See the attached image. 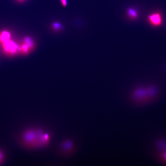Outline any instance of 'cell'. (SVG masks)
I'll return each mask as SVG.
<instances>
[{
    "label": "cell",
    "mask_w": 166,
    "mask_h": 166,
    "mask_svg": "<svg viewBox=\"0 0 166 166\" xmlns=\"http://www.w3.org/2000/svg\"><path fill=\"white\" fill-rule=\"evenodd\" d=\"M160 93L159 88L152 84H141L134 86L131 90L130 98L136 105L147 104L156 98Z\"/></svg>",
    "instance_id": "6da1fadb"
},
{
    "label": "cell",
    "mask_w": 166,
    "mask_h": 166,
    "mask_svg": "<svg viewBox=\"0 0 166 166\" xmlns=\"http://www.w3.org/2000/svg\"><path fill=\"white\" fill-rule=\"evenodd\" d=\"M23 139L27 147L33 148H41L49 144L50 136L41 129H32L24 132Z\"/></svg>",
    "instance_id": "7a4b0ae2"
},
{
    "label": "cell",
    "mask_w": 166,
    "mask_h": 166,
    "mask_svg": "<svg viewBox=\"0 0 166 166\" xmlns=\"http://www.w3.org/2000/svg\"><path fill=\"white\" fill-rule=\"evenodd\" d=\"M0 43L3 52L8 55H15L19 52V45L11 40L10 34L7 31L0 34Z\"/></svg>",
    "instance_id": "3957f363"
},
{
    "label": "cell",
    "mask_w": 166,
    "mask_h": 166,
    "mask_svg": "<svg viewBox=\"0 0 166 166\" xmlns=\"http://www.w3.org/2000/svg\"><path fill=\"white\" fill-rule=\"evenodd\" d=\"M35 46V42L32 38L25 37L19 45V52L23 55H27L34 50Z\"/></svg>",
    "instance_id": "277c9868"
},
{
    "label": "cell",
    "mask_w": 166,
    "mask_h": 166,
    "mask_svg": "<svg viewBox=\"0 0 166 166\" xmlns=\"http://www.w3.org/2000/svg\"><path fill=\"white\" fill-rule=\"evenodd\" d=\"M75 150L74 143L70 139H67L63 141L60 144L59 152L62 155L67 156L74 152Z\"/></svg>",
    "instance_id": "5b68a950"
},
{
    "label": "cell",
    "mask_w": 166,
    "mask_h": 166,
    "mask_svg": "<svg viewBox=\"0 0 166 166\" xmlns=\"http://www.w3.org/2000/svg\"><path fill=\"white\" fill-rule=\"evenodd\" d=\"M148 19L151 24L156 26L160 25L162 22L160 14L158 13L150 14L148 17Z\"/></svg>",
    "instance_id": "8992f818"
},
{
    "label": "cell",
    "mask_w": 166,
    "mask_h": 166,
    "mask_svg": "<svg viewBox=\"0 0 166 166\" xmlns=\"http://www.w3.org/2000/svg\"><path fill=\"white\" fill-rule=\"evenodd\" d=\"M128 16L131 18L135 19L138 16V14L135 9L130 8L128 11Z\"/></svg>",
    "instance_id": "52a82bcc"
},
{
    "label": "cell",
    "mask_w": 166,
    "mask_h": 166,
    "mask_svg": "<svg viewBox=\"0 0 166 166\" xmlns=\"http://www.w3.org/2000/svg\"><path fill=\"white\" fill-rule=\"evenodd\" d=\"M52 27L56 31L61 30L62 28V26L59 23L55 22L52 24Z\"/></svg>",
    "instance_id": "ba28073f"
},
{
    "label": "cell",
    "mask_w": 166,
    "mask_h": 166,
    "mask_svg": "<svg viewBox=\"0 0 166 166\" xmlns=\"http://www.w3.org/2000/svg\"><path fill=\"white\" fill-rule=\"evenodd\" d=\"M62 5L64 7H66L67 5V0H60Z\"/></svg>",
    "instance_id": "9c48e42d"
},
{
    "label": "cell",
    "mask_w": 166,
    "mask_h": 166,
    "mask_svg": "<svg viewBox=\"0 0 166 166\" xmlns=\"http://www.w3.org/2000/svg\"><path fill=\"white\" fill-rule=\"evenodd\" d=\"M3 158V155L2 153L0 152V162L2 161Z\"/></svg>",
    "instance_id": "30bf717a"
},
{
    "label": "cell",
    "mask_w": 166,
    "mask_h": 166,
    "mask_svg": "<svg viewBox=\"0 0 166 166\" xmlns=\"http://www.w3.org/2000/svg\"><path fill=\"white\" fill-rule=\"evenodd\" d=\"M20 1H23V0H20Z\"/></svg>",
    "instance_id": "8fae6325"
}]
</instances>
